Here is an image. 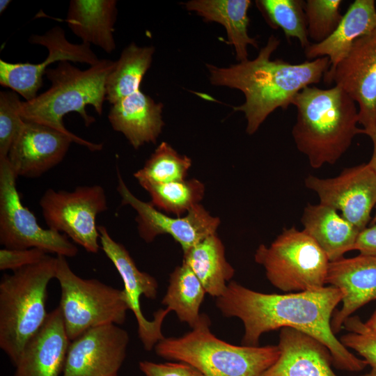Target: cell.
Listing matches in <instances>:
<instances>
[{
    "mask_svg": "<svg viewBox=\"0 0 376 376\" xmlns=\"http://www.w3.org/2000/svg\"><path fill=\"white\" fill-rule=\"evenodd\" d=\"M376 29L374 0H355L350 5L336 29L320 43L304 49L308 60L327 56L332 71L347 56L354 42Z\"/></svg>",
    "mask_w": 376,
    "mask_h": 376,
    "instance_id": "obj_22",
    "label": "cell"
},
{
    "mask_svg": "<svg viewBox=\"0 0 376 376\" xmlns=\"http://www.w3.org/2000/svg\"><path fill=\"white\" fill-rule=\"evenodd\" d=\"M117 191L123 205H130L136 212V221L140 237L147 243L160 235H171L180 244L183 252L206 237L216 234L220 219L212 216L199 204L182 217H171L136 198L128 189L118 171Z\"/></svg>",
    "mask_w": 376,
    "mask_h": 376,
    "instance_id": "obj_11",
    "label": "cell"
},
{
    "mask_svg": "<svg viewBox=\"0 0 376 376\" xmlns=\"http://www.w3.org/2000/svg\"><path fill=\"white\" fill-rule=\"evenodd\" d=\"M116 2V0H72L65 22L82 43L93 44L110 54L116 47L113 36Z\"/></svg>",
    "mask_w": 376,
    "mask_h": 376,
    "instance_id": "obj_24",
    "label": "cell"
},
{
    "mask_svg": "<svg viewBox=\"0 0 376 376\" xmlns=\"http://www.w3.org/2000/svg\"><path fill=\"white\" fill-rule=\"evenodd\" d=\"M163 104L140 90L111 104L108 119L112 128L122 133L134 149L155 143L164 123Z\"/></svg>",
    "mask_w": 376,
    "mask_h": 376,
    "instance_id": "obj_21",
    "label": "cell"
},
{
    "mask_svg": "<svg viewBox=\"0 0 376 376\" xmlns=\"http://www.w3.org/2000/svg\"><path fill=\"white\" fill-rule=\"evenodd\" d=\"M279 356L260 376H337L328 348L313 336L296 329H281Z\"/></svg>",
    "mask_w": 376,
    "mask_h": 376,
    "instance_id": "obj_20",
    "label": "cell"
},
{
    "mask_svg": "<svg viewBox=\"0 0 376 376\" xmlns=\"http://www.w3.org/2000/svg\"><path fill=\"white\" fill-rule=\"evenodd\" d=\"M11 1L10 0H1L0 1V13H2L6 8L8 6Z\"/></svg>",
    "mask_w": 376,
    "mask_h": 376,
    "instance_id": "obj_40",
    "label": "cell"
},
{
    "mask_svg": "<svg viewBox=\"0 0 376 376\" xmlns=\"http://www.w3.org/2000/svg\"><path fill=\"white\" fill-rule=\"evenodd\" d=\"M323 81L342 88L357 103L363 130L376 123V29L358 40Z\"/></svg>",
    "mask_w": 376,
    "mask_h": 376,
    "instance_id": "obj_14",
    "label": "cell"
},
{
    "mask_svg": "<svg viewBox=\"0 0 376 376\" xmlns=\"http://www.w3.org/2000/svg\"><path fill=\"white\" fill-rule=\"evenodd\" d=\"M191 376H204L195 368L193 369Z\"/></svg>",
    "mask_w": 376,
    "mask_h": 376,
    "instance_id": "obj_42",
    "label": "cell"
},
{
    "mask_svg": "<svg viewBox=\"0 0 376 376\" xmlns=\"http://www.w3.org/2000/svg\"><path fill=\"white\" fill-rule=\"evenodd\" d=\"M22 101L15 91L0 93V158L7 157L25 121L19 115Z\"/></svg>",
    "mask_w": 376,
    "mask_h": 376,
    "instance_id": "obj_33",
    "label": "cell"
},
{
    "mask_svg": "<svg viewBox=\"0 0 376 376\" xmlns=\"http://www.w3.org/2000/svg\"><path fill=\"white\" fill-rule=\"evenodd\" d=\"M292 104L297 108L292 138L313 169L334 164L361 134L357 103L338 86L328 89L308 86Z\"/></svg>",
    "mask_w": 376,
    "mask_h": 376,
    "instance_id": "obj_3",
    "label": "cell"
},
{
    "mask_svg": "<svg viewBox=\"0 0 376 376\" xmlns=\"http://www.w3.org/2000/svg\"><path fill=\"white\" fill-rule=\"evenodd\" d=\"M360 376H376V367H372L371 370L368 373Z\"/></svg>",
    "mask_w": 376,
    "mask_h": 376,
    "instance_id": "obj_41",
    "label": "cell"
},
{
    "mask_svg": "<svg viewBox=\"0 0 376 376\" xmlns=\"http://www.w3.org/2000/svg\"><path fill=\"white\" fill-rule=\"evenodd\" d=\"M39 205L48 228L64 233L89 253L99 251L96 218L108 208L102 186H79L71 191L48 189Z\"/></svg>",
    "mask_w": 376,
    "mask_h": 376,
    "instance_id": "obj_10",
    "label": "cell"
},
{
    "mask_svg": "<svg viewBox=\"0 0 376 376\" xmlns=\"http://www.w3.org/2000/svg\"><path fill=\"white\" fill-rule=\"evenodd\" d=\"M303 230L322 249L329 262L354 250L361 230L331 206L308 203L301 218Z\"/></svg>",
    "mask_w": 376,
    "mask_h": 376,
    "instance_id": "obj_23",
    "label": "cell"
},
{
    "mask_svg": "<svg viewBox=\"0 0 376 376\" xmlns=\"http://www.w3.org/2000/svg\"><path fill=\"white\" fill-rule=\"evenodd\" d=\"M145 376H191L194 368L180 362L157 363L148 361L139 363Z\"/></svg>",
    "mask_w": 376,
    "mask_h": 376,
    "instance_id": "obj_36",
    "label": "cell"
},
{
    "mask_svg": "<svg viewBox=\"0 0 376 376\" xmlns=\"http://www.w3.org/2000/svg\"><path fill=\"white\" fill-rule=\"evenodd\" d=\"M191 166V159L179 154L167 142H162L146 162L134 173L139 184L164 183L185 180Z\"/></svg>",
    "mask_w": 376,
    "mask_h": 376,
    "instance_id": "obj_30",
    "label": "cell"
},
{
    "mask_svg": "<svg viewBox=\"0 0 376 376\" xmlns=\"http://www.w3.org/2000/svg\"><path fill=\"white\" fill-rule=\"evenodd\" d=\"M341 300V292L332 285L315 291L266 294L230 281L224 293L217 298L216 305L224 316L242 322V345L258 346L264 333L290 327L324 344L337 368L359 372L367 363L340 343L331 326L334 311Z\"/></svg>",
    "mask_w": 376,
    "mask_h": 376,
    "instance_id": "obj_1",
    "label": "cell"
},
{
    "mask_svg": "<svg viewBox=\"0 0 376 376\" xmlns=\"http://www.w3.org/2000/svg\"><path fill=\"white\" fill-rule=\"evenodd\" d=\"M206 292L199 279L184 263L170 275L162 303L174 311L181 322L193 328L199 320L201 305Z\"/></svg>",
    "mask_w": 376,
    "mask_h": 376,
    "instance_id": "obj_28",
    "label": "cell"
},
{
    "mask_svg": "<svg viewBox=\"0 0 376 376\" xmlns=\"http://www.w3.org/2000/svg\"><path fill=\"white\" fill-rule=\"evenodd\" d=\"M70 343L58 306L25 345L13 376H61Z\"/></svg>",
    "mask_w": 376,
    "mask_h": 376,
    "instance_id": "obj_19",
    "label": "cell"
},
{
    "mask_svg": "<svg viewBox=\"0 0 376 376\" xmlns=\"http://www.w3.org/2000/svg\"><path fill=\"white\" fill-rule=\"evenodd\" d=\"M304 184L320 203L331 206L361 231L371 221L376 205V173L368 163L344 169L334 178L309 175Z\"/></svg>",
    "mask_w": 376,
    "mask_h": 376,
    "instance_id": "obj_12",
    "label": "cell"
},
{
    "mask_svg": "<svg viewBox=\"0 0 376 376\" xmlns=\"http://www.w3.org/2000/svg\"><path fill=\"white\" fill-rule=\"evenodd\" d=\"M343 327L349 331L339 339L347 349L356 351L367 365L376 367V334L372 331L358 316H350Z\"/></svg>",
    "mask_w": 376,
    "mask_h": 376,
    "instance_id": "obj_34",
    "label": "cell"
},
{
    "mask_svg": "<svg viewBox=\"0 0 376 376\" xmlns=\"http://www.w3.org/2000/svg\"><path fill=\"white\" fill-rule=\"evenodd\" d=\"M65 258L56 256L55 278L61 289L58 306L69 340H75L93 327L123 324L130 310L124 290L97 279L79 277Z\"/></svg>",
    "mask_w": 376,
    "mask_h": 376,
    "instance_id": "obj_8",
    "label": "cell"
},
{
    "mask_svg": "<svg viewBox=\"0 0 376 376\" xmlns=\"http://www.w3.org/2000/svg\"><path fill=\"white\" fill-rule=\"evenodd\" d=\"M16 178L7 157L0 158V244L6 249L37 248L47 253L75 256L78 249L65 235L43 228L23 205Z\"/></svg>",
    "mask_w": 376,
    "mask_h": 376,
    "instance_id": "obj_9",
    "label": "cell"
},
{
    "mask_svg": "<svg viewBox=\"0 0 376 376\" xmlns=\"http://www.w3.org/2000/svg\"><path fill=\"white\" fill-rule=\"evenodd\" d=\"M210 320L201 314L192 330L178 338H164L155 346L165 359L187 364L204 376H260L278 359V345H235L217 338Z\"/></svg>",
    "mask_w": 376,
    "mask_h": 376,
    "instance_id": "obj_5",
    "label": "cell"
},
{
    "mask_svg": "<svg viewBox=\"0 0 376 376\" xmlns=\"http://www.w3.org/2000/svg\"><path fill=\"white\" fill-rule=\"evenodd\" d=\"M255 261L267 279L285 292L315 291L324 288L329 260L318 244L303 230L283 228L269 246L259 245Z\"/></svg>",
    "mask_w": 376,
    "mask_h": 376,
    "instance_id": "obj_7",
    "label": "cell"
},
{
    "mask_svg": "<svg viewBox=\"0 0 376 376\" xmlns=\"http://www.w3.org/2000/svg\"><path fill=\"white\" fill-rule=\"evenodd\" d=\"M249 0H191L185 6L206 21L216 22L226 31L228 43L234 47L239 62L248 60L249 45L258 48L257 41L248 34Z\"/></svg>",
    "mask_w": 376,
    "mask_h": 376,
    "instance_id": "obj_25",
    "label": "cell"
},
{
    "mask_svg": "<svg viewBox=\"0 0 376 376\" xmlns=\"http://www.w3.org/2000/svg\"><path fill=\"white\" fill-rule=\"evenodd\" d=\"M256 3L271 24L281 28L288 39L297 38L304 49L311 45L304 10V1L260 0L256 1Z\"/></svg>",
    "mask_w": 376,
    "mask_h": 376,
    "instance_id": "obj_31",
    "label": "cell"
},
{
    "mask_svg": "<svg viewBox=\"0 0 376 376\" xmlns=\"http://www.w3.org/2000/svg\"><path fill=\"white\" fill-rule=\"evenodd\" d=\"M100 243L107 258L118 272L124 284V292L130 310L134 313L138 324V334L147 351H150L164 337L162 333V322L170 312L160 309L155 313L153 320H148L140 307V297L156 298L158 284L149 274L140 271L125 247L115 241L104 226H98Z\"/></svg>",
    "mask_w": 376,
    "mask_h": 376,
    "instance_id": "obj_16",
    "label": "cell"
},
{
    "mask_svg": "<svg viewBox=\"0 0 376 376\" xmlns=\"http://www.w3.org/2000/svg\"><path fill=\"white\" fill-rule=\"evenodd\" d=\"M140 185L149 194L150 203L155 207L176 217H182L199 204L205 189L204 184L195 178L164 183L143 182Z\"/></svg>",
    "mask_w": 376,
    "mask_h": 376,
    "instance_id": "obj_29",
    "label": "cell"
},
{
    "mask_svg": "<svg viewBox=\"0 0 376 376\" xmlns=\"http://www.w3.org/2000/svg\"><path fill=\"white\" fill-rule=\"evenodd\" d=\"M56 257L4 274L0 281V347L14 366L47 318V286L56 276Z\"/></svg>",
    "mask_w": 376,
    "mask_h": 376,
    "instance_id": "obj_6",
    "label": "cell"
},
{
    "mask_svg": "<svg viewBox=\"0 0 376 376\" xmlns=\"http://www.w3.org/2000/svg\"><path fill=\"white\" fill-rule=\"evenodd\" d=\"M72 143V138L52 127L25 121L7 159L17 178H38L64 159Z\"/></svg>",
    "mask_w": 376,
    "mask_h": 376,
    "instance_id": "obj_17",
    "label": "cell"
},
{
    "mask_svg": "<svg viewBox=\"0 0 376 376\" xmlns=\"http://www.w3.org/2000/svg\"><path fill=\"white\" fill-rule=\"evenodd\" d=\"M182 263L194 273L206 293L215 297L226 290L235 270L226 260L225 249L217 234L212 235L183 252Z\"/></svg>",
    "mask_w": 376,
    "mask_h": 376,
    "instance_id": "obj_26",
    "label": "cell"
},
{
    "mask_svg": "<svg viewBox=\"0 0 376 376\" xmlns=\"http://www.w3.org/2000/svg\"><path fill=\"white\" fill-rule=\"evenodd\" d=\"M354 250L360 254L376 256V223L359 233Z\"/></svg>",
    "mask_w": 376,
    "mask_h": 376,
    "instance_id": "obj_37",
    "label": "cell"
},
{
    "mask_svg": "<svg viewBox=\"0 0 376 376\" xmlns=\"http://www.w3.org/2000/svg\"><path fill=\"white\" fill-rule=\"evenodd\" d=\"M365 324L374 333L376 334V308L375 312L369 318V320L365 322Z\"/></svg>",
    "mask_w": 376,
    "mask_h": 376,
    "instance_id": "obj_39",
    "label": "cell"
},
{
    "mask_svg": "<svg viewBox=\"0 0 376 376\" xmlns=\"http://www.w3.org/2000/svg\"><path fill=\"white\" fill-rule=\"evenodd\" d=\"M128 333L115 324L91 328L70 341L61 376H117Z\"/></svg>",
    "mask_w": 376,
    "mask_h": 376,
    "instance_id": "obj_15",
    "label": "cell"
},
{
    "mask_svg": "<svg viewBox=\"0 0 376 376\" xmlns=\"http://www.w3.org/2000/svg\"><path fill=\"white\" fill-rule=\"evenodd\" d=\"M155 47H140L130 43L121 52L106 83V100L113 104L139 90L146 72L150 68Z\"/></svg>",
    "mask_w": 376,
    "mask_h": 376,
    "instance_id": "obj_27",
    "label": "cell"
},
{
    "mask_svg": "<svg viewBox=\"0 0 376 376\" xmlns=\"http://www.w3.org/2000/svg\"><path fill=\"white\" fill-rule=\"evenodd\" d=\"M341 0H307L304 1L308 36L320 43L336 29L340 22Z\"/></svg>",
    "mask_w": 376,
    "mask_h": 376,
    "instance_id": "obj_32",
    "label": "cell"
},
{
    "mask_svg": "<svg viewBox=\"0 0 376 376\" xmlns=\"http://www.w3.org/2000/svg\"><path fill=\"white\" fill-rule=\"evenodd\" d=\"M47 256V252L37 248L26 249L3 248L0 250V269L1 271L11 269L14 272L40 263Z\"/></svg>",
    "mask_w": 376,
    "mask_h": 376,
    "instance_id": "obj_35",
    "label": "cell"
},
{
    "mask_svg": "<svg viewBox=\"0 0 376 376\" xmlns=\"http://www.w3.org/2000/svg\"><path fill=\"white\" fill-rule=\"evenodd\" d=\"M370 222H371V224L376 223V205H375V212L374 217L372 218Z\"/></svg>",
    "mask_w": 376,
    "mask_h": 376,
    "instance_id": "obj_43",
    "label": "cell"
},
{
    "mask_svg": "<svg viewBox=\"0 0 376 376\" xmlns=\"http://www.w3.org/2000/svg\"><path fill=\"white\" fill-rule=\"evenodd\" d=\"M114 65L115 61L100 59L97 64L82 70L70 61L59 62L56 68H48L45 72L51 82L50 88L31 101L22 102L20 116L24 121L52 127L91 151L102 150V143L85 140L66 129L63 118L70 112H77L86 126L95 121L85 107L92 105L99 115L102 114L106 100L107 79Z\"/></svg>",
    "mask_w": 376,
    "mask_h": 376,
    "instance_id": "obj_4",
    "label": "cell"
},
{
    "mask_svg": "<svg viewBox=\"0 0 376 376\" xmlns=\"http://www.w3.org/2000/svg\"><path fill=\"white\" fill-rule=\"evenodd\" d=\"M29 41L31 44L45 47L48 50L46 60L40 63H11L0 60V84L21 95L26 101L37 97L42 86V77L49 63L56 61H72L97 64L99 59L85 43L73 44L69 42L65 31L58 26H54L43 35H32Z\"/></svg>",
    "mask_w": 376,
    "mask_h": 376,
    "instance_id": "obj_13",
    "label": "cell"
},
{
    "mask_svg": "<svg viewBox=\"0 0 376 376\" xmlns=\"http://www.w3.org/2000/svg\"><path fill=\"white\" fill-rule=\"evenodd\" d=\"M279 44L280 40L271 35L253 60L227 68L206 65L212 85L236 88L244 93L245 102L234 110L244 113L249 134L256 133L276 109H287L300 91L319 83L330 68L327 56L297 64L271 60Z\"/></svg>",
    "mask_w": 376,
    "mask_h": 376,
    "instance_id": "obj_2",
    "label": "cell"
},
{
    "mask_svg": "<svg viewBox=\"0 0 376 376\" xmlns=\"http://www.w3.org/2000/svg\"><path fill=\"white\" fill-rule=\"evenodd\" d=\"M361 134L367 135L371 139L373 152L368 164L376 173V123L368 130L362 128Z\"/></svg>",
    "mask_w": 376,
    "mask_h": 376,
    "instance_id": "obj_38",
    "label": "cell"
},
{
    "mask_svg": "<svg viewBox=\"0 0 376 376\" xmlns=\"http://www.w3.org/2000/svg\"><path fill=\"white\" fill-rule=\"evenodd\" d=\"M326 283L342 293V307L333 314L331 320L336 334L354 311L376 299V256L359 253L329 262Z\"/></svg>",
    "mask_w": 376,
    "mask_h": 376,
    "instance_id": "obj_18",
    "label": "cell"
}]
</instances>
